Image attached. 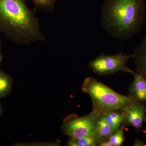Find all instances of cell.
Wrapping results in <instances>:
<instances>
[{"label":"cell","instance_id":"cell-1","mask_svg":"<svg viewBox=\"0 0 146 146\" xmlns=\"http://www.w3.org/2000/svg\"><path fill=\"white\" fill-rule=\"evenodd\" d=\"M0 32L18 44L45 40L39 19L25 0H0Z\"/></svg>","mask_w":146,"mask_h":146},{"label":"cell","instance_id":"cell-2","mask_svg":"<svg viewBox=\"0 0 146 146\" xmlns=\"http://www.w3.org/2000/svg\"><path fill=\"white\" fill-rule=\"evenodd\" d=\"M143 0H105L102 13V24L111 36L121 40L137 33L144 23Z\"/></svg>","mask_w":146,"mask_h":146},{"label":"cell","instance_id":"cell-3","mask_svg":"<svg viewBox=\"0 0 146 146\" xmlns=\"http://www.w3.org/2000/svg\"><path fill=\"white\" fill-rule=\"evenodd\" d=\"M82 90L91 97L93 109L102 113L121 111L133 102L129 95L125 96L118 94L92 77L84 80Z\"/></svg>","mask_w":146,"mask_h":146},{"label":"cell","instance_id":"cell-4","mask_svg":"<svg viewBox=\"0 0 146 146\" xmlns=\"http://www.w3.org/2000/svg\"><path fill=\"white\" fill-rule=\"evenodd\" d=\"M102 114L99 110L93 109L89 114L82 117L71 114L64 119L61 129L63 133L70 138H82L96 131L98 120Z\"/></svg>","mask_w":146,"mask_h":146},{"label":"cell","instance_id":"cell-5","mask_svg":"<svg viewBox=\"0 0 146 146\" xmlns=\"http://www.w3.org/2000/svg\"><path fill=\"white\" fill-rule=\"evenodd\" d=\"M131 58H133V54L122 52L113 55H106L103 53L91 60L88 66L94 73L99 75H108L119 72L132 74L133 71L126 65L128 59Z\"/></svg>","mask_w":146,"mask_h":146},{"label":"cell","instance_id":"cell-6","mask_svg":"<svg viewBox=\"0 0 146 146\" xmlns=\"http://www.w3.org/2000/svg\"><path fill=\"white\" fill-rule=\"evenodd\" d=\"M121 112L125 115L126 125L133 127L137 131L142 129L143 123L146 121V106L133 102Z\"/></svg>","mask_w":146,"mask_h":146},{"label":"cell","instance_id":"cell-7","mask_svg":"<svg viewBox=\"0 0 146 146\" xmlns=\"http://www.w3.org/2000/svg\"><path fill=\"white\" fill-rule=\"evenodd\" d=\"M133 82L129 89V95L133 102L146 106V78L138 72H133Z\"/></svg>","mask_w":146,"mask_h":146},{"label":"cell","instance_id":"cell-8","mask_svg":"<svg viewBox=\"0 0 146 146\" xmlns=\"http://www.w3.org/2000/svg\"><path fill=\"white\" fill-rule=\"evenodd\" d=\"M133 58L136 71L146 78V36L135 49Z\"/></svg>","mask_w":146,"mask_h":146},{"label":"cell","instance_id":"cell-9","mask_svg":"<svg viewBox=\"0 0 146 146\" xmlns=\"http://www.w3.org/2000/svg\"><path fill=\"white\" fill-rule=\"evenodd\" d=\"M106 119L112 129V133L116 131L125 121V115L122 113L111 111L104 113Z\"/></svg>","mask_w":146,"mask_h":146},{"label":"cell","instance_id":"cell-10","mask_svg":"<svg viewBox=\"0 0 146 146\" xmlns=\"http://www.w3.org/2000/svg\"><path fill=\"white\" fill-rule=\"evenodd\" d=\"M96 130L101 140H108L112 133V129L108 124L104 113H102L98 120Z\"/></svg>","mask_w":146,"mask_h":146},{"label":"cell","instance_id":"cell-11","mask_svg":"<svg viewBox=\"0 0 146 146\" xmlns=\"http://www.w3.org/2000/svg\"><path fill=\"white\" fill-rule=\"evenodd\" d=\"M12 82L13 80L10 76L0 69V99L10 93Z\"/></svg>","mask_w":146,"mask_h":146},{"label":"cell","instance_id":"cell-12","mask_svg":"<svg viewBox=\"0 0 146 146\" xmlns=\"http://www.w3.org/2000/svg\"><path fill=\"white\" fill-rule=\"evenodd\" d=\"M125 126V123L124 121L117 130L112 133L108 138V141L112 146H120L123 145L125 141L124 133Z\"/></svg>","mask_w":146,"mask_h":146},{"label":"cell","instance_id":"cell-13","mask_svg":"<svg viewBox=\"0 0 146 146\" xmlns=\"http://www.w3.org/2000/svg\"><path fill=\"white\" fill-rule=\"evenodd\" d=\"M76 140L80 146H98L101 140L97 130L94 133Z\"/></svg>","mask_w":146,"mask_h":146},{"label":"cell","instance_id":"cell-14","mask_svg":"<svg viewBox=\"0 0 146 146\" xmlns=\"http://www.w3.org/2000/svg\"><path fill=\"white\" fill-rule=\"evenodd\" d=\"M35 7L42 11L52 12L56 0H32Z\"/></svg>","mask_w":146,"mask_h":146},{"label":"cell","instance_id":"cell-15","mask_svg":"<svg viewBox=\"0 0 146 146\" xmlns=\"http://www.w3.org/2000/svg\"><path fill=\"white\" fill-rule=\"evenodd\" d=\"M68 145L69 146H80L79 144L76 139L70 138L68 141Z\"/></svg>","mask_w":146,"mask_h":146},{"label":"cell","instance_id":"cell-16","mask_svg":"<svg viewBox=\"0 0 146 146\" xmlns=\"http://www.w3.org/2000/svg\"><path fill=\"white\" fill-rule=\"evenodd\" d=\"M99 146H113L108 140H102L100 141Z\"/></svg>","mask_w":146,"mask_h":146},{"label":"cell","instance_id":"cell-17","mask_svg":"<svg viewBox=\"0 0 146 146\" xmlns=\"http://www.w3.org/2000/svg\"><path fill=\"white\" fill-rule=\"evenodd\" d=\"M133 146H146V144L144 141H141L139 139H136L134 143L133 144Z\"/></svg>","mask_w":146,"mask_h":146},{"label":"cell","instance_id":"cell-18","mask_svg":"<svg viewBox=\"0 0 146 146\" xmlns=\"http://www.w3.org/2000/svg\"><path fill=\"white\" fill-rule=\"evenodd\" d=\"M0 32V33H1ZM3 60V54L2 52L1 47V40H0V64L1 63Z\"/></svg>","mask_w":146,"mask_h":146},{"label":"cell","instance_id":"cell-19","mask_svg":"<svg viewBox=\"0 0 146 146\" xmlns=\"http://www.w3.org/2000/svg\"><path fill=\"white\" fill-rule=\"evenodd\" d=\"M2 112V108L0 104V117L1 115Z\"/></svg>","mask_w":146,"mask_h":146}]
</instances>
